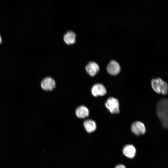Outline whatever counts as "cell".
<instances>
[{
    "label": "cell",
    "instance_id": "6da1fadb",
    "mask_svg": "<svg viewBox=\"0 0 168 168\" xmlns=\"http://www.w3.org/2000/svg\"><path fill=\"white\" fill-rule=\"evenodd\" d=\"M156 110L162 127L168 128V99H160L157 104Z\"/></svg>",
    "mask_w": 168,
    "mask_h": 168
},
{
    "label": "cell",
    "instance_id": "7a4b0ae2",
    "mask_svg": "<svg viewBox=\"0 0 168 168\" xmlns=\"http://www.w3.org/2000/svg\"><path fill=\"white\" fill-rule=\"evenodd\" d=\"M151 86L152 89L156 93L166 95L168 93V84L160 77L152 80Z\"/></svg>",
    "mask_w": 168,
    "mask_h": 168
},
{
    "label": "cell",
    "instance_id": "3957f363",
    "mask_svg": "<svg viewBox=\"0 0 168 168\" xmlns=\"http://www.w3.org/2000/svg\"><path fill=\"white\" fill-rule=\"evenodd\" d=\"M105 105L111 114H118L119 112V102L116 98L109 97L105 102Z\"/></svg>",
    "mask_w": 168,
    "mask_h": 168
},
{
    "label": "cell",
    "instance_id": "277c9868",
    "mask_svg": "<svg viewBox=\"0 0 168 168\" xmlns=\"http://www.w3.org/2000/svg\"><path fill=\"white\" fill-rule=\"evenodd\" d=\"M54 80L50 77L44 78L41 82V86L43 89L46 91L52 90L55 86Z\"/></svg>",
    "mask_w": 168,
    "mask_h": 168
},
{
    "label": "cell",
    "instance_id": "5b68a950",
    "mask_svg": "<svg viewBox=\"0 0 168 168\" xmlns=\"http://www.w3.org/2000/svg\"><path fill=\"white\" fill-rule=\"evenodd\" d=\"M131 129L132 131L137 135L144 134L146 130L144 124L139 121L134 122L131 125Z\"/></svg>",
    "mask_w": 168,
    "mask_h": 168
},
{
    "label": "cell",
    "instance_id": "8992f818",
    "mask_svg": "<svg viewBox=\"0 0 168 168\" xmlns=\"http://www.w3.org/2000/svg\"><path fill=\"white\" fill-rule=\"evenodd\" d=\"M108 72L112 76H115L119 73L120 71V67L119 63L116 61L112 60L108 64L107 67Z\"/></svg>",
    "mask_w": 168,
    "mask_h": 168
},
{
    "label": "cell",
    "instance_id": "52a82bcc",
    "mask_svg": "<svg viewBox=\"0 0 168 168\" xmlns=\"http://www.w3.org/2000/svg\"><path fill=\"white\" fill-rule=\"evenodd\" d=\"M91 92L95 97L105 96L106 94V90L104 86L100 83H96L92 87Z\"/></svg>",
    "mask_w": 168,
    "mask_h": 168
},
{
    "label": "cell",
    "instance_id": "ba28073f",
    "mask_svg": "<svg viewBox=\"0 0 168 168\" xmlns=\"http://www.w3.org/2000/svg\"><path fill=\"white\" fill-rule=\"evenodd\" d=\"M85 69L89 75L91 76H94L99 72L100 67L96 63L91 61L89 62L86 65Z\"/></svg>",
    "mask_w": 168,
    "mask_h": 168
},
{
    "label": "cell",
    "instance_id": "9c48e42d",
    "mask_svg": "<svg viewBox=\"0 0 168 168\" xmlns=\"http://www.w3.org/2000/svg\"><path fill=\"white\" fill-rule=\"evenodd\" d=\"M76 35L72 30H68L64 35L63 40L64 42L67 45L73 44L76 42Z\"/></svg>",
    "mask_w": 168,
    "mask_h": 168
},
{
    "label": "cell",
    "instance_id": "30bf717a",
    "mask_svg": "<svg viewBox=\"0 0 168 168\" xmlns=\"http://www.w3.org/2000/svg\"><path fill=\"white\" fill-rule=\"evenodd\" d=\"M75 113L77 116L80 119H84L88 117L89 112L88 109L83 105L79 106L76 109Z\"/></svg>",
    "mask_w": 168,
    "mask_h": 168
},
{
    "label": "cell",
    "instance_id": "8fae6325",
    "mask_svg": "<svg viewBox=\"0 0 168 168\" xmlns=\"http://www.w3.org/2000/svg\"><path fill=\"white\" fill-rule=\"evenodd\" d=\"M123 153L126 157L132 158L135 155L136 149L132 145H127L124 147L123 149Z\"/></svg>",
    "mask_w": 168,
    "mask_h": 168
},
{
    "label": "cell",
    "instance_id": "7c38bea8",
    "mask_svg": "<svg viewBox=\"0 0 168 168\" xmlns=\"http://www.w3.org/2000/svg\"><path fill=\"white\" fill-rule=\"evenodd\" d=\"M83 125L85 129L88 133L94 132L96 129V123L93 120L88 119L85 120L84 122Z\"/></svg>",
    "mask_w": 168,
    "mask_h": 168
},
{
    "label": "cell",
    "instance_id": "4fadbf2b",
    "mask_svg": "<svg viewBox=\"0 0 168 168\" xmlns=\"http://www.w3.org/2000/svg\"><path fill=\"white\" fill-rule=\"evenodd\" d=\"M115 168H126L125 166L122 164H119L117 165Z\"/></svg>",
    "mask_w": 168,
    "mask_h": 168
},
{
    "label": "cell",
    "instance_id": "5bb4252c",
    "mask_svg": "<svg viewBox=\"0 0 168 168\" xmlns=\"http://www.w3.org/2000/svg\"><path fill=\"white\" fill-rule=\"evenodd\" d=\"M2 39L1 36L0 35V44L2 43Z\"/></svg>",
    "mask_w": 168,
    "mask_h": 168
}]
</instances>
